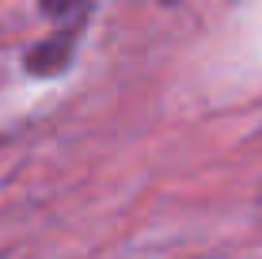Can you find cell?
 Listing matches in <instances>:
<instances>
[{"instance_id":"1","label":"cell","mask_w":262,"mask_h":259,"mask_svg":"<svg viewBox=\"0 0 262 259\" xmlns=\"http://www.w3.org/2000/svg\"><path fill=\"white\" fill-rule=\"evenodd\" d=\"M46 19H53L50 34H42L34 46L23 50V73L34 80H53L65 76L76 61L80 38H84V27L95 15V4H42L38 8Z\"/></svg>"}]
</instances>
